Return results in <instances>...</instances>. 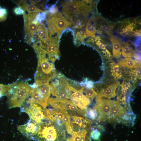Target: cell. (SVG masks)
<instances>
[{"label":"cell","instance_id":"24","mask_svg":"<svg viewBox=\"0 0 141 141\" xmlns=\"http://www.w3.org/2000/svg\"><path fill=\"white\" fill-rule=\"evenodd\" d=\"M22 9L25 11H26L29 13H39L44 11L39 9L34 5L30 3L28 4L27 3Z\"/></svg>","mask_w":141,"mask_h":141},{"label":"cell","instance_id":"41","mask_svg":"<svg viewBox=\"0 0 141 141\" xmlns=\"http://www.w3.org/2000/svg\"><path fill=\"white\" fill-rule=\"evenodd\" d=\"M56 121L59 125H62L63 123V121L61 120L57 119Z\"/></svg>","mask_w":141,"mask_h":141},{"label":"cell","instance_id":"38","mask_svg":"<svg viewBox=\"0 0 141 141\" xmlns=\"http://www.w3.org/2000/svg\"><path fill=\"white\" fill-rule=\"evenodd\" d=\"M70 110L76 111L78 113L80 112L79 109H78L76 106L74 105V103L71 106Z\"/></svg>","mask_w":141,"mask_h":141},{"label":"cell","instance_id":"14","mask_svg":"<svg viewBox=\"0 0 141 141\" xmlns=\"http://www.w3.org/2000/svg\"><path fill=\"white\" fill-rule=\"evenodd\" d=\"M67 99H61L58 98H49L48 101V103L55 109L63 111L66 110L65 104Z\"/></svg>","mask_w":141,"mask_h":141},{"label":"cell","instance_id":"31","mask_svg":"<svg viewBox=\"0 0 141 141\" xmlns=\"http://www.w3.org/2000/svg\"><path fill=\"white\" fill-rule=\"evenodd\" d=\"M13 12L16 15H24L25 11L21 7H18L14 8Z\"/></svg>","mask_w":141,"mask_h":141},{"label":"cell","instance_id":"21","mask_svg":"<svg viewBox=\"0 0 141 141\" xmlns=\"http://www.w3.org/2000/svg\"><path fill=\"white\" fill-rule=\"evenodd\" d=\"M121 27L125 28L127 30L128 34L132 32V33L134 29L136 27L135 22L131 20L127 19L124 20L121 23Z\"/></svg>","mask_w":141,"mask_h":141},{"label":"cell","instance_id":"8","mask_svg":"<svg viewBox=\"0 0 141 141\" xmlns=\"http://www.w3.org/2000/svg\"><path fill=\"white\" fill-rule=\"evenodd\" d=\"M39 123L30 119L27 124L18 126V130L28 139L33 140L38 128Z\"/></svg>","mask_w":141,"mask_h":141},{"label":"cell","instance_id":"34","mask_svg":"<svg viewBox=\"0 0 141 141\" xmlns=\"http://www.w3.org/2000/svg\"><path fill=\"white\" fill-rule=\"evenodd\" d=\"M73 104L71 101L67 99L65 105L66 109L70 110L71 106Z\"/></svg>","mask_w":141,"mask_h":141},{"label":"cell","instance_id":"32","mask_svg":"<svg viewBox=\"0 0 141 141\" xmlns=\"http://www.w3.org/2000/svg\"><path fill=\"white\" fill-rule=\"evenodd\" d=\"M70 117L67 113L65 114L62 120L66 126L70 125Z\"/></svg>","mask_w":141,"mask_h":141},{"label":"cell","instance_id":"45","mask_svg":"<svg viewBox=\"0 0 141 141\" xmlns=\"http://www.w3.org/2000/svg\"><path fill=\"white\" fill-rule=\"evenodd\" d=\"M3 21V20L0 16V21Z\"/></svg>","mask_w":141,"mask_h":141},{"label":"cell","instance_id":"2","mask_svg":"<svg viewBox=\"0 0 141 141\" xmlns=\"http://www.w3.org/2000/svg\"><path fill=\"white\" fill-rule=\"evenodd\" d=\"M93 3L91 0H68L62 6V14L71 22L80 17H86L92 9Z\"/></svg>","mask_w":141,"mask_h":141},{"label":"cell","instance_id":"29","mask_svg":"<svg viewBox=\"0 0 141 141\" xmlns=\"http://www.w3.org/2000/svg\"><path fill=\"white\" fill-rule=\"evenodd\" d=\"M91 136L94 140H98L100 136V133L97 130H95L91 132Z\"/></svg>","mask_w":141,"mask_h":141},{"label":"cell","instance_id":"6","mask_svg":"<svg viewBox=\"0 0 141 141\" xmlns=\"http://www.w3.org/2000/svg\"><path fill=\"white\" fill-rule=\"evenodd\" d=\"M39 104L27 100L21 107L22 112L26 113L30 119L38 123L41 122L45 118V112Z\"/></svg>","mask_w":141,"mask_h":141},{"label":"cell","instance_id":"33","mask_svg":"<svg viewBox=\"0 0 141 141\" xmlns=\"http://www.w3.org/2000/svg\"><path fill=\"white\" fill-rule=\"evenodd\" d=\"M72 118L73 120V122L76 123L80 127H81L82 125V118L75 116H73Z\"/></svg>","mask_w":141,"mask_h":141},{"label":"cell","instance_id":"12","mask_svg":"<svg viewBox=\"0 0 141 141\" xmlns=\"http://www.w3.org/2000/svg\"><path fill=\"white\" fill-rule=\"evenodd\" d=\"M110 39L113 45V53L116 58H119L121 54V40L119 38L112 35H110Z\"/></svg>","mask_w":141,"mask_h":141},{"label":"cell","instance_id":"40","mask_svg":"<svg viewBox=\"0 0 141 141\" xmlns=\"http://www.w3.org/2000/svg\"><path fill=\"white\" fill-rule=\"evenodd\" d=\"M72 138L74 141H79L80 137L78 135L75 137H72Z\"/></svg>","mask_w":141,"mask_h":141},{"label":"cell","instance_id":"20","mask_svg":"<svg viewBox=\"0 0 141 141\" xmlns=\"http://www.w3.org/2000/svg\"><path fill=\"white\" fill-rule=\"evenodd\" d=\"M86 21V17H81L74 19L71 23L74 29H79L82 28L85 26Z\"/></svg>","mask_w":141,"mask_h":141},{"label":"cell","instance_id":"35","mask_svg":"<svg viewBox=\"0 0 141 141\" xmlns=\"http://www.w3.org/2000/svg\"><path fill=\"white\" fill-rule=\"evenodd\" d=\"M88 114L92 119H95L96 117V112L94 110L90 109L89 111Z\"/></svg>","mask_w":141,"mask_h":141},{"label":"cell","instance_id":"15","mask_svg":"<svg viewBox=\"0 0 141 141\" xmlns=\"http://www.w3.org/2000/svg\"><path fill=\"white\" fill-rule=\"evenodd\" d=\"M86 36L88 37L95 38L96 32V20L91 17L88 20L85 27Z\"/></svg>","mask_w":141,"mask_h":141},{"label":"cell","instance_id":"11","mask_svg":"<svg viewBox=\"0 0 141 141\" xmlns=\"http://www.w3.org/2000/svg\"><path fill=\"white\" fill-rule=\"evenodd\" d=\"M110 106V113L117 117H121L125 113V109L118 102L111 100Z\"/></svg>","mask_w":141,"mask_h":141},{"label":"cell","instance_id":"9","mask_svg":"<svg viewBox=\"0 0 141 141\" xmlns=\"http://www.w3.org/2000/svg\"><path fill=\"white\" fill-rule=\"evenodd\" d=\"M119 84V82H118L109 85L99 92L97 97L101 98L102 97H104L111 98L114 97L116 95V90Z\"/></svg>","mask_w":141,"mask_h":141},{"label":"cell","instance_id":"37","mask_svg":"<svg viewBox=\"0 0 141 141\" xmlns=\"http://www.w3.org/2000/svg\"><path fill=\"white\" fill-rule=\"evenodd\" d=\"M132 33V35L135 37L140 36H141V29L136 30L133 31Z\"/></svg>","mask_w":141,"mask_h":141},{"label":"cell","instance_id":"30","mask_svg":"<svg viewBox=\"0 0 141 141\" xmlns=\"http://www.w3.org/2000/svg\"><path fill=\"white\" fill-rule=\"evenodd\" d=\"M9 85H3L0 84V93L3 96L6 95Z\"/></svg>","mask_w":141,"mask_h":141},{"label":"cell","instance_id":"26","mask_svg":"<svg viewBox=\"0 0 141 141\" xmlns=\"http://www.w3.org/2000/svg\"><path fill=\"white\" fill-rule=\"evenodd\" d=\"M111 64V70L113 76L115 78H120L121 77V75L119 73L120 69L119 66L114 63Z\"/></svg>","mask_w":141,"mask_h":141},{"label":"cell","instance_id":"36","mask_svg":"<svg viewBox=\"0 0 141 141\" xmlns=\"http://www.w3.org/2000/svg\"><path fill=\"white\" fill-rule=\"evenodd\" d=\"M133 73L136 77L139 79L141 78V70L138 69L134 70L132 72Z\"/></svg>","mask_w":141,"mask_h":141},{"label":"cell","instance_id":"39","mask_svg":"<svg viewBox=\"0 0 141 141\" xmlns=\"http://www.w3.org/2000/svg\"><path fill=\"white\" fill-rule=\"evenodd\" d=\"M121 87V93L123 95H125L127 93V89L122 86Z\"/></svg>","mask_w":141,"mask_h":141},{"label":"cell","instance_id":"42","mask_svg":"<svg viewBox=\"0 0 141 141\" xmlns=\"http://www.w3.org/2000/svg\"><path fill=\"white\" fill-rule=\"evenodd\" d=\"M140 20V18H137L134 20V22H137L139 24H141Z\"/></svg>","mask_w":141,"mask_h":141},{"label":"cell","instance_id":"44","mask_svg":"<svg viewBox=\"0 0 141 141\" xmlns=\"http://www.w3.org/2000/svg\"><path fill=\"white\" fill-rule=\"evenodd\" d=\"M67 141H74L72 137L68 138L67 139Z\"/></svg>","mask_w":141,"mask_h":141},{"label":"cell","instance_id":"27","mask_svg":"<svg viewBox=\"0 0 141 141\" xmlns=\"http://www.w3.org/2000/svg\"><path fill=\"white\" fill-rule=\"evenodd\" d=\"M101 29L104 32L110 35L113 28L114 26L110 24H102L100 26Z\"/></svg>","mask_w":141,"mask_h":141},{"label":"cell","instance_id":"17","mask_svg":"<svg viewBox=\"0 0 141 141\" xmlns=\"http://www.w3.org/2000/svg\"><path fill=\"white\" fill-rule=\"evenodd\" d=\"M67 83L68 89L79 99L83 105L86 107L90 104V101L88 98L79 90L70 86Z\"/></svg>","mask_w":141,"mask_h":141},{"label":"cell","instance_id":"25","mask_svg":"<svg viewBox=\"0 0 141 141\" xmlns=\"http://www.w3.org/2000/svg\"><path fill=\"white\" fill-rule=\"evenodd\" d=\"M70 99L75 105L78 107L80 109L84 110L86 109V107L82 105L79 99L76 97L74 93L72 92Z\"/></svg>","mask_w":141,"mask_h":141},{"label":"cell","instance_id":"7","mask_svg":"<svg viewBox=\"0 0 141 141\" xmlns=\"http://www.w3.org/2000/svg\"><path fill=\"white\" fill-rule=\"evenodd\" d=\"M31 87L29 96L27 100L29 102L37 103L44 109L48 105L49 97L46 96L34 83L30 85Z\"/></svg>","mask_w":141,"mask_h":141},{"label":"cell","instance_id":"1","mask_svg":"<svg viewBox=\"0 0 141 141\" xmlns=\"http://www.w3.org/2000/svg\"><path fill=\"white\" fill-rule=\"evenodd\" d=\"M8 85L6 94L8 108H21L29 96L30 85L24 81H17Z\"/></svg>","mask_w":141,"mask_h":141},{"label":"cell","instance_id":"3","mask_svg":"<svg viewBox=\"0 0 141 141\" xmlns=\"http://www.w3.org/2000/svg\"><path fill=\"white\" fill-rule=\"evenodd\" d=\"M50 40H59L63 30L72 26V23L61 12H58L50 18L46 19Z\"/></svg>","mask_w":141,"mask_h":141},{"label":"cell","instance_id":"22","mask_svg":"<svg viewBox=\"0 0 141 141\" xmlns=\"http://www.w3.org/2000/svg\"><path fill=\"white\" fill-rule=\"evenodd\" d=\"M81 93L84 92L86 96L89 99H93L96 96L97 93L93 88L88 89L82 87L79 91Z\"/></svg>","mask_w":141,"mask_h":141},{"label":"cell","instance_id":"23","mask_svg":"<svg viewBox=\"0 0 141 141\" xmlns=\"http://www.w3.org/2000/svg\"><path fill=\"white\" fill-rule=\"evenodd\" d=\"M57 1L55 4L52 5L49 7H48L46 10L47 13L46 19L50 18L51 17L56 14L58 12V8L56 6V4Z\"/></svg>","mask_w":141,"mask_h":141},{"label":"cell","instance_id":"18","mask_svg":"<svg viewBox=\"0 0 141 141\" xmlns=\"http://www.w3.org/2000/svg\"><path fill=\"white\" fill-rule=\"evenodd\" d=\"M73 41L75 45H79L81 42H83L87 37L85 31L81 29H76L73 32Z\"/></svg>","mask_w":141,"mask_h":141},{"label":"cell","instance_id":"5","mask_svg":"<svg viewBox=\"0 0 141 141\" xmlns=\"http://www.w3.org/2000/svg\"><path fill=\"white\" fill-rule=\"evenodd\" d=\"M37 14L29 13L26 14L25 12L24 14L25 35L24 38L26 42L29 44L34 43L35 42L36 32L41 23L35 19Z\"/></svg>","mask_w":141,"mask_h":141},{"label":"cell","instance_id":"10","mask_svg":"<svg viewBox=\"0 0 141 141\" xmlns=\"http://www.w3.org/2000/svg\"><path fill=\"white\" fill-rule=\"evenodd\" d=\"M110 101L109 99L104 100L97 98L96 107L102 115H107L110 112Z\"/></svg>","mask_w":141,"mask_h":141},{"label":"cell","instance_id":"13","mask_svg":"<svg viewBox=\"0 0 141 141\" xmlns=\"http://www.w3.org/2000/svg\"><path fill=\"white\" fill-rule=\"evenodd\" d=\"M119 65L122 67L129 68H140L141 63L140 61L128 57L123 59L118 62Z\"/></svg>","mask_w":141,"mask_h":141},{"label":"cell","instance_id":"43","mask_svg":"<svg viewBox=\"0 0 141 141\" xmlns=\"http://www.w3.org/2000/svg\"><path fill=\"white\" fill-rule=\"evenodd\" d=\"M85 135H84L80 137V141H85Z\"/></svg>","mask_w":141,"mask_h":141},{"label":"cell","instance_id":"16","mask_svg":"<svg viewBox=\"0 0 141 141\" xmlns=\"http://www.w3.org/2000/svg\"><path fill=\"white\" fill-rule=\"evenodd\" d=\"M49 38L47 28L43 23L41 22L39 25L36 32V40L37 39L45 41Z\"/></svg>","mask_w":141,"mask_h":141},{"label":"cell","instance_id":"19","mask_svg":"<svg viewBox=\"0 0 141 141\" xmlns=\"http://www.w3.org/2000/svg\"><path fill=\"white\" fill-rule=\"evenodd\" d=\"M121 53L122 56L126 58L131 57L135 56V53L133 50L129 46L127 43H121Z\"/></svg>","mask_w":141,"mask_h":141},{"label":"cell","instance_id":"28","mask_svg":"<svg viewBox=\"0 0 141 141\" xmlns=\"http://www.w3.org/2000/svg\"><path fill=\"white\" fill-rule=\"evenodd\" d=\"M47 13L46 10L38 13L35 18V19L38 22L40 23L46 20Z\"/></svg>","mask_w":141,"mask_h":141},{"label":"cell","instance_id":"4","mask_svg":"<svg viewBox=\"0 0 141 141\" xmlns=\"http://www.w3.org/2000/svg\"><path fill=\"white\" fill-rule=\"evenodd\" d=\"M56 71L54 63L45 59L38 60L35 83H49L54 78Z\"/></svg>","mask_w":141,"mask_h":141}]
</instances>
